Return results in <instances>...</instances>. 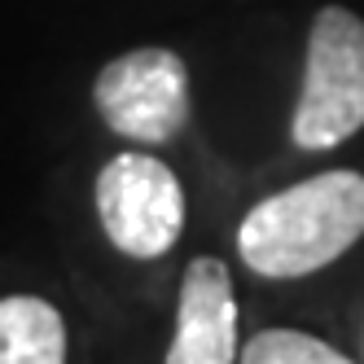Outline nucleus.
I'll return each instance as SVG.
<instances>
[{"instance_id": "nucleus-3", "label": "nucleus", "mask_w": 364, "mask_h": 364, "mask_svg": "<svg viewBox=\"0 0 364 364\" xmlns=\"http://www.w3.org/2000/svg\"><path fill=\"white\" fill-rule=\"evenodd\" d=\"M92 106L110 132L141 145H167L185 132L193 110L189 66L171 48H132L101 66Z\"/></svg>"}, {"instance_id": "nucleus-1", "label": "nucleus", "mask_w": 364, "mask_h": 364, "mask_svg": "<svg viewBox=\"0 0 364 364\" xmlns=\"http://www.w3.org/2000/svg\"><path fill=\"white\" fill-rule=\"evenodd\" d=\"M364 237V176L321 171L250 206L237 224V255L259 277H311Z\"/></svg>"}, {"instance_id": "nucleus-5", "label": "nucleus", "mask_w": 364, "mask_h": 364, "mask_svg": "<svg viewBox=\"0 0 364 364\" xmlns=\"http://www.w3.org/2000/svg\"><path fill=\"white\" fill-rule=\"evenodd\" d=\"M237 360V299L228 264L198 255L185 268L176 303V338L163 364H232Z\"/></svg>"}, {"instance_id": "nucleus-4", "label": "nucleus", "mask_w": 364, "mask_h": 364, "mask_svg": "<svg viewBox=\"0 0 364 364\" xmlns=\"http://www.w3.org/2000/svg\"><path fill=\"white\" fill-rule=\"evenodd\" d=\"M97 220L127 259H163L185 228V189L167 163L119 154L97 176Z\"/></svg>"}, {"instance_id": "nucleus-2", "label": "nucleus", "mask_w": 364, "mask_h": 364, "mask_svg": "<svg viewBox=\"0 0 364 364\" xmlns=\"http://www.w3.org/2000/svg\"><path fill=\"white\" fill-rule=\"evenodd\" d=\"M364 127V18L325 5L311 18L303 88L290 119V136L299 149H333Z\"/></svg>"}, {"instance_id": "nucleus-7", "label": "nucleus", "mask_w": 364, "mask_h": 364, "mask_svg": "<svg viewBox=\"0 0 364 364\" xmlns=\"http://www.w3.org/2000/svg\"><path fill=\"white\" fill-rule=\"evenodd\" d=\"M242 364H355L303 329H264L242 347Z\"/></svg>"}, {"instance_id": "nucleus-6", "label": "nucleus", "mask_w": 364, "mask_h": 364, "mask_svg": "<svg viewBox=\"0 0 364 364\" xmlns=\"http://www.w3.org/2000/svg\"><path fill=\"white\" fill-rule=\"evenodd\" d=\"M0 364H66V321L48 299H0Z\"/></svg>"}]
</instances>
